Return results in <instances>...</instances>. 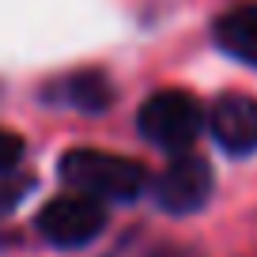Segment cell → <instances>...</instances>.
I'll use <instances>...</instances> for the list:
<instances>
[{"label": "cell", "mask_w": 257, "mask_h": 257, "mask_svg": "<svg viewBox=\"0 0 257 257\" xmlns=\"http://www.w3.org/2000/svg\"><path fill=\"white\" fill-rule=\"evenodd\" d=\"M61 178L72 189L87 197H106V201H133L144 189V167L125 155L95 152V148H72L61 155Z\"/></svg>", "instance_id": "6da1fadb"}, {"label": "cell", "mask_w": 257, "mask_h": 257, "mask_svg": "<svg viewBox=\"0 0 257 257\" xmlns=\"http://www.w3.org/2000/svg\"><path fill=\"white\" fill-rule=\"evenodd\" d=\"M19 159H23V140L16 133H8V128H0V174L12 170Z\"/></svg>", "instance_id": "ba28073f"}, {"label": "cell", "mask_w": 257, "mask_h": 257, "mask_svg": "<svg viewBox=\"0 0 257 257\" xmlns=\"http://www.w3.org/2000/svg\"><path fill=\"white\" fill-rule=\"evenodd\" d=\"M106 227V212L95 197L87 193H72V197H57L38 212V231L46 242L61 249L87 246L91 238H98V231Z\"/></svg>", "instance_id": "3957f363"}, {"label": "cell", "mask_w": 257, "mask_h": 257, "mask_svg": "<svg viewBox=\"0 0 257 257\" xmlns=\"http://www.w3.org/2000/svg\"><path fill=\"white\" fill-rule=\"evenodd\" d=\"M212 193V167L197 155H182L174 159L155 182V201L163 212H197Z\"/></svg>", "instance_id": "277c9868"}, {"label": "cell", "mask_w": 257, "mask_h": 257, "mask_svg": "<svg viewBox=\"0 0 257 257\" xmlns=\"http://www.w3.org/2000/svg\"><path fill=\"white\" fill-rule=\"evenodd\" d=\"M201 106L193 102L185 91H159L140 106V133L152 144L167 148V152H182L193 144V137L201 133Z\"/></svg>", "instance_id": "7a4b0ae2"}, {"label": "cell", "mask_w": 257, "mask_h": 257, "mask_svg": "<svg viewBox=\"0 0 257 257\" xmlns=\"http://www.w3.org/2000/svg\"><path fill=\"white\" fill-rule=\"evenodd\" d=\"M212 137L223 144L231 155H249L257 152V98L249 95H223L208 110Z\"/></svg>", "instance_id": "5b68a950"}, {"label": "cell", "mask_w": 257, "mask_h": 257, "mask_svg": "<svg viewBox=\"0 0 257 257\" xmlns=\"http://www.w3.org/2000/svg\"><path fill=\"white\" fill-rule=\"evenodd\" d=\"M216 42L231 57L257 64V4L227 12V16L216 23Z\"/></svg>", "instance_id": "8992f818"}, {"label": "cell", "mask_w": 257, "mask_h": 257, "mask_svg": "<svg viewBox=\"0 0 257 257\" xmlns=\"http://www.w3.org/2000/svg\"><path fill=\"white\" fill-rule=\"evenodd\" d=\"M64 98L83 113H102L113 102V87L102 72H76L64 80Z\"/></svg>", "instance_id": "52a82bcc"}]
</instances>
